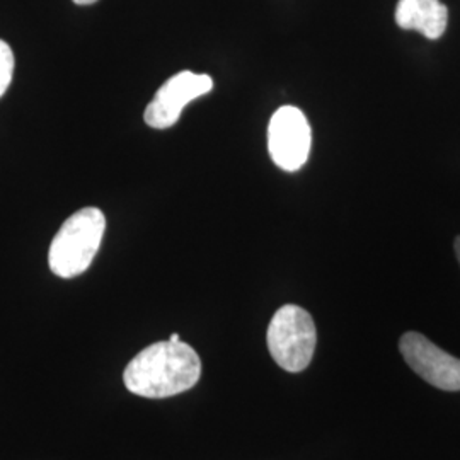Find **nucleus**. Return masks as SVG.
Returning <instances> with one entry per match:
<instances>
[{
  "label": "nucleus",
  "mask_w": 460,
  "mask_h": 460,
  "mask_svg": "<svg viewBox=\"0 0 460 460\" xmlns=\"http://www.w3.org/2000/svg\"><path fill=\"white\" fill-rule=\"evenodd\" d=\"M201 376L197 351L182 341H159L142 349L127 365L123 382L135 395L164 399L195 387Z\"/></svg>",
  "instance_id": "nucleus-1"
},
{
  "label": "nucleus",
  "mask_w": 460,
  "mask_h": 460,
  "mask_svg": "<svg viewBox=\"0 0 460 460\" xmlns=\"http://www.w3.org/2000/svg\"><path fill=\"white\" fill-rule=\"evenodd\" d=\"M106 217L94 207L70 215L49 244V270L60 279H75L94 261L102 235Z\"/></svg>",
  "instance_id": "nucleus-2"
},
{
  "label": "nucleus",
  "mask_w": 460,
  "mask_h": 460,
  "mask_svg": "<svg viewBox=\"0 0 460 460\" xmlns=\"http://www.w3.org/2000/svg\"><path fill=\"white\" fill-rule=\"evenodd\" d=\"M266 343L270 355L283 370L292 374L305 370L317 345L313 315L294 304L279 307L268 326Z\"/></svg>",
  "instance_id": "nucleus-3"
},
{
  "label": "nucleus",
  "mask_w": 460,
  "mask_h": 460,
  "mask_svg": "<svg viewBox=\"0 0 460 460\" xmlns=\"http://www.w3.org/2000/svg\"><path fill=\"white\" fill-rule=\"evenodd\" d=\"M313 132L305 115L296 106H281L270 119L268 150L273 163L294 172L307 163Z\"/></svg>",
  "instance_id": "nucleus-4"
},
{
  "label": "nucleus",
  "mask_w": 460,
  "mask_h": 460,
  "mask_svg": "<svg viewBox=\"0 0 460 460\" xmlns=\"http://www.w3.org/2000/svg\"><path fill=\"white\" fill-rule=\"evenodd\" d=\"M212 89L214 81L210 75L182 70L161 85L154 99L148 102L144 119L152 128H171L178 123L186 104L208 94Z\"/></svg>",
  "instance_id": "nucleus-5"
},
{
  "label": "nucleus",
  "mask_w": 460,
  "mask_h": 460,
  "mask_svg": "<svg viewBox=\"0 0 460 460\" xmlns=\"http://www.w3.org/2000/svg\"><path fill=\"white\" fill-rule=\"evenodd\" d=\"M402 358L420 377L448 393L460 391V360L420 332H406L399 341Z\"/></svg>",
  "instance_id": "nucleus-6"
},
{
  "label": "nucleus",
  "mask_w": 460,
  "mask_h": 460,
  "mask_svg": "<svg viewBox=\"0 0 460 460\" xmlns=\"http://www.w3.org/2000/svg\"><path fill=\"white\" fill-rule=\"evenodd\" d=\"M395 22L408 31H420L428 40L442 38L448 22V11L440 0H399Z\"/></svg>",
  "instance_id": "nucleus-7"
},
{
  "label": "nucleus",
  "mask_w": 460,
  "mask_h": 460,
  "mask_svg": "<svg viewBox=\"0 0 460 460\" xmlns=\"http://www.w3.org/2000/svg\"><path fill=\"white\" fill-rule=\"evenodd\" d=\"M14 75V53L11 47L0 40V98L5 94Z\"/></svg>",
  "instance_id": "nucleus-8"
},
{
  "label": "nucleus",
  "mask_w": 460,
  "mask_h": 460,
  "mask_svg": "<svg viewBox=\"0 0 460 460\" xmlns=\"http://www.w3.org/2000/svg\"><path fill=\"white\" fill-rule=\"evenodd\" d=\"M77 5H91V4H96L98 0H74Z\"/></svg>",
  "instance_id": "nucleus-9"
},
{
  "label": "nucleus",
  "mask_w": 460,
  "mask_h": 460,
  "mask_svg": "<svg viewBox=\"0 0 460 460\" xmlns=\"http://www.w3.org/2000/svg\"><path fill=\"white\" fill-rule=\"evenodd\" d=\"M454 247H456V254H457V260H459L460 263V235L456 239V244H454Z\"/></svg>",
  "instance_id": "nucleus-10"
},
{
  "label": "nucleus",
  "mask_w": 460,
  "mask_h": 460,
  "mask_svg": "<svg viewBox=\"0 0 460 460\" xmlns=\"http://www.w3.org/2000/svg\"><path fill=\"white\" fill-rule=\"evenodd\" d=\"M169 340H171V341H174V343H178V341H181V338H180V334H176V332H174V334H171V338H169Z\"/></svg>",
  "instance_id": "nucleus-11"
}]
</instances>
